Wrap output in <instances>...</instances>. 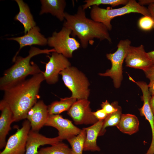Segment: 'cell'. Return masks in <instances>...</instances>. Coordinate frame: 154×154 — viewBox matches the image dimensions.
I'll use <instances>...</instances> for the list:
<instances>
[{
	"label": "cell",
	"instance_id": "6da1fadb",
	"mask_svg": "<svg viewBox=\"0 0 154 154\" xmlns=\"http://www.w3.org/2000/svg\"><path fill=\"white\" fill-rule=\"evenodd\" d=\"M43 72L33 75L4 91L3 100L12 110L13 122L26 119L29 110L37 102L41 84L45 80Z\"/></svg>",
	"mask_w": 154,
	"mask_h": 154
},
{
	"label": "cell",
	"instance_id": "7a4b0ae2",
	"mask_svg": "<svg viewBox=\"0 0 154 154\" xmlns=\"http://www.w3.org/2000/svg\"><path fill=\"white\" fill-rule=\"evenodd\" d=\"M85 10L82 6H80L74 15L65 12L66 20L63 27L71 29V35L78 37L84 48H86L88 44H92L94 38L100 40H106L111 43L107 28L102 23L87 18Z\"/></svg>",
	"mask_w": 154,
	"mask_h": 154
},
{
	"label": "cell",
	"instance_id": "3957f363",
	"mask_svg": "<svg viewBox=\"0 0 154 154\" xmlns=\"http://www.w3.org/2000/svg\"><path fill=\"white\" fill-rule=\"evenodd\" d=\"M54 48L41 49L34 47H31L28 55L25 57L17 56L15 63L5 70L0 78V89L4 91L7 89L25 80L27 76L34 75L42 72L38 66L33 62H30L33 57L40 54H49L55 52Z\"/></svg>",
	"mask_w": 154,
	"mask_h": 154
},
{
	"label": "cell",
	"instance_id": "277c9868",
	"mask_svg": "<svg viewBox=\"0 0 154 154\" xmlns=\"http://www.w3.org/2000/svg\"><path fill=\"white\" fill-rule=\"evenodd\" d=\"M131 13H137L144 16H151L147 8L140 5L135 0H129L124 6L117 9H105L98 6H92L90 11L91 19L101 23L109 31L112 29L111 20L114 18Z\"/></svg>",
	"mask_w": 154,
	"mask_h": 154
},
{
	"label": "cell",
	"instance_id": "5b68a950",
	"mask_svg": "<svg viewBox=\"0 0 154 154\" xmlns=\"http://www.w3.org/2000/svg\"><path fill=\"white\" fill-rule=\"evenodd\" d=\"M64 83L71 91V96L77 100L88 99L90 84L85 75L78 68L71 66L61 72Z\"/></svg>",
	"mask_w": 154,
	"mask_h": 154
},
{
	"label": "cell",
	"instance_id": "8992f818",
	"mask_svg": "<svg viewBox=\"0 0 154 154\" xmlns=\"http://www.w3.org/2000/svg\"><path fill=\"white\" fill-rule=\"evenodd\" d=\"M131 44V41L128 39L121 40L117 45L116 51L106 54L107 58L111 62V68L104 73L99 74L101 76L110 77L116 88L120 87L123 80V64Z\"/></svg>",
	"mask_w": 154,
	"mask_h": 154
},
{
	"label": "cell",
	"instance_id": "52a82bcc",
	"mask_svg": "<svg viewBox=\"0 0 154 154\" xmlns=\"http://www.w3.org/2000/svg\"><path fill=\"white\" fill-rule=\"evenodd\" d=\"M71 33V29L63 27L60 31L54 32L52 36L47 38V44L53 47L57 53L67 58H72L73 52L81 45L74 38L70 37Z\"/></svg>",
	"mask_w": 154,
	"mask_h": 154
},
{
	"label": "cell",
	"instance_id": "ba28073f",
	"mask_svg": "<svg viewBox=\"0 0 154 154\" xmlns=\"http://www.w3.org/2000/svg\"><path fill=\"white\" fill-rule=\"evenodd\" d=\"M31 127L30 122L28 120H25L22 127L9 137L0 154H25L27 138Z\"/></svg>",
	"mask_w": 154,
	"mask_h": 154
},
{
	"label": "cell",
	"instance_id": "9c48e42d",
	"mask_svg": "<svg viewBox=\"0 0 154 154\" xmlns=\"http://www.w3.org/2000/svg\"><path fill=\"white\" fill-rule=\"evenodd\" d=\"M48 57L49 60L43 74L46 82L53 84L58 81L60 72L71 66V63L67 58L56 52H52L51 56Z\"/></svg>",
	"mask_w": 154,
	"mask_h": 154
},
{
	"label": "cell",
	"instance_id": "30bf717a",
	"mask_svg": "<svg viewBox=\"0 0 154 154\" xmlns=\"http://www.w3.org/2000/svg\"><path fill=\"white\" fill-rule=\"evenodd\" d=\"M88 99L77 100L67 111L76 125H93L98 120L93 115Z\"/></svg>",
	"mask_w": 154,
	"mask_h": 154
},
{
	"label": "cell",
	"instance_id": "8fae6325",
	"mask_svg": "<svg viewBox=\"0 0 154 154\" xmlns=\"http://www.w3.org/2000/svg\"><path fill=\"white\" fill-rule=\"evenodd\" d=\"M45 126L56 129L58 131V136L62 141L78 135L82 130L70 120L64 118L59 114L49 115Z\"/></svg>",
	"mask_w": 154,
	"mask_h": 154
},
{
	"label": "cell",
	"instance_id": "7c38bea8",
	"mask_svg": "<svg viewBox=\"0 0 154 154\" xmlns=\"http://www.w3.org/2000/svg\"><path fill=\"white\" fill-rule=\"evenodd\" d=\"M125 61L126 66L140 69L143 71L154 65L147 52L145 51L142 44L137 47L130 46Z\"/></svg>",
	"mask_w": 154,
	"mask_h": 154
},
{
	"label": "cell",
	"instance_id": "4fadbf2b",
	"mask_svg": "<svg viewBox=\"0 0 154 154\" xmlns=\"http://www.w3.org/2000/svg\"><path fill=\"white\" fill-rule=\"evenodd\" d=\"M137 85L142 92V100L143 101L142 107L139 109L141 116H144L149 122L151 129L152 139L148 149L145 154H154V116L149 104L151 95L149 92L148 84L144 82L138 83Z\"/></svg>",
	"mask_w": 154,
	"mask_h": 154
},
{
	"label": "cell",
	"instance_id": "5bb4252c",
	"mask_svg": "<svg viewBox=\"0 0 154 154\" xmlns=\"http://www.w3.org/2000/svg\"><path fill=\"white\" fill-rule=\"evenodd\" d=\"M49 115L48 106L42 100H40L29 110L26 118L30 122L31 129L38 131L45 125Z\"/></svg>",
	"mask_w": 154,
	"mask_h": 154
},
{
	"label": "cell",
	"instance_id": "9a60e30c",
	"mask_svg": "<svg viewBox=\"0 0 154 154\" xmlns=\"http://www.w3.org/2000/svg\"><path fill=\"white\" fill-rule=\"evenodd\" d=\"M40 32L39 28L35 26L23 36L7 38L8 40L16 41L19 45V49L13 58V62H15L20 50L23 47L33 45L44 46L47 44V39L42 35Z\"/></svg>",
	"mask_w": 154,
	"mask_h": 154
},
{
	"label": "cell",
	"instance_id": "2e32d148",
	"mask_svg": "<svg viewBox=\"0 0 154 154\" xmlns=\"http://www.w3.org/2000/svg\"><path fill=\"white\" fill-rule=\"evenodd\" d=\"M62 141L58 136L52 138L47 137L38 131L30 130L27 138L25 154H37L40 146L45 145H52Z\"/></svg>",
	"mask_w": 154,
	"mask_h": 154
},
{
	"label": "cell",
	"instance_id": "e0dca14e",
	"mask_svg": "<svg viewBox=\"0 0 154 154\" xmlns=\"http://www.w3.org/2000/svg\"><path fill=\"white\" fill-rule=\"evenodd\" d=\"M0 149L5 148L7 142L6 139L9 131L11 125L13 122V114L8 104L3 100L0 102Z\"/></svg>",
	"mask_w": 154,
	"mask_h": 154
},
{
	"label": "cell",
	"instance_id": "ac0fdd59",
	"mask_svg": "<svg viewBox=\"0 0 154 154\" xmlns=\"http://www.w3.org/2000/svg\"><path fill=\"white\" fill-rule=\"evenodd\" d=\"M42 5L40 15L50 13L56 17L60 21H62L65 19L64 9L66 6L64 0H41Z\"/></svg>",
	"mask_w": 154,
	"mask_h": 154
},
{
	"label": "cell",
	"instance_id": "d6986e66",
	"mask_svg": "<svg viewBox=\"0 0 154 154\" xmlns=\"http://www.w3.org/2000/svg\"><path fill=\"white\" fill-rule=\"evenodd\" d=\"M103 120H99L92 125L84 128L86 132L83 151H100V147L97 145V139L99 136L102 127Z\"/></svg>",
	"mask_w": 154,
	"mask_h": 154
},
{
	"label": "cell",
	"instance_id": "ffe728a7",
	"mask_svg": "<svg viewBox=\"0 0 154 154\" xmlns=\"http://www.w3.org/2000/svg\"><path fill=\"white\" fill-rule=\"evenodd\" d=\"M15 1L18 5L19 12L15 17V19L19 21L23 25L24 32L25 34L36 26V23L27 5L22 0H15Z\"/></svg>",
	"mask_w": 154,
	"mask_h": 154
},
{
	"label": "cell",
	"instance_id": "44dd1931",
	"mask_svg": "<svg viewBox=\"0 0 154 154\" xmlns=\"http://www.w3.org/2000/svg\"><path fill=\"white\" fill-rule=\"evenodd\" d=\"M139 123L138 118L135 115L129 114H122L116 127L123 133L131 135L138 131Z\"/></svg>",
	"mask_w": 154,
	"mask_h": 154
},
{
	"label": "cell",
	"instance_id": "7402d4cb",
	"mask_svg": "<svg viewBox=\"0 0 154 154\" xmlns=\"http://www.w3.org/2000/svg\"><path fill=\"white\" fill-rule=\"evenodd\" d=\"M77 99L72 96L60 98L59 101H55L48 106L50 115L59 114L65 111H68Z\"/></svg>",
	"mask_w": 154,
	"mask_h": 154
},
{
	"label": "cell",
	"instance_id": "603a6c76",
	"mask_svg": "<svg viewBox=\"0 0 154 154\" xmlns=\"http://www.w3.org/2000/svg\"><path fill=\"white\" fill-rule=\"evenodd\" d=\"M86 136V132L83 128L78 135L67 140L71 146L72 154H82Z\"/></svg>",
	"mask_w": 154,
	"mask_h": 154
},
{
	"label": "cell",
	"instance_id": "cb8c5ba5",
	"mask_svg": "<svg viewBox=\"0 0 154 154\" xmlns=\"http://www.w3.org/2000/svg\"><path fill=\"white\" fill-rule=\"evenodd\" d=\"M37 154H72L71 149L66 144L60 142L50 147L42 148Z\"/></svg>",
	"mask_w": 154,
	"mask_h": 154
},
{
	"label": "cell",
	"instance_id": "d4e9b609",
	"mask_svg": "<svg viewBox=\"0 0 154 154\" xmlns=\"http://www.w3.org/2000/svg\"><path fill=\"white\" fill-rule=\"evenodd\" d=\"M122 114L121 108L119 106L117 111L108 114L103 120L102 127L99 136H102L104 134L106 127L116 126L120 121Z\"/></svg>",
	"mask_w": 154,
	"mask_h": 154
},
{
	"label": "cell",
	"instance_id": "484cf974",
	"mask_svg": "<svg viewBox=\"0 0 154 154\" xmlns=\"http://www.w3.org/2000/svg\"><path fill=\"white\" fill-rule=\"evenodd\" d=\"M128 0H85L84 2L85 3L82 5L84 10L91 6L100 5H109L112 7H115L121 5H125L129 2Z\"/></svg>",
	"mask_w": 154,
	"mask_h": 154
},
{
	"label": "cell",
	"instance_id": "4316f807",
	"mask_svg": "<svg viewBox=\"0 0 154 154\" xmlns=\"http://www.w3.org/2000/svg\"><path fill=\"white\" fill-rule=\"evenodd\" d=\"M139 27L145 31H149L153 28L154 22L151 16H144L138 21Z\"/></svg>",
	"mask_w": 154,
	"mask_h": 154
},
{
	"label": "cell",
	"instance_id": "83f0119b",
	"mask_svg": "<svg viewBox=\"0 0 154 154\" xmlns=\"http://www.w3.org/2000/svg\"><path fill=\"white\" fill-rule=\"evenodd\" d=\"M101 106L102 109L108 115L117 111L119 106L117 102H114L110 104L107 100H106L105 102H102Z\"/></svg>",
	"mask_w": 154,
	"mask_h": 154
},
{
	"label": "cell",
	"instance_id": "f1b7e54d",
	"mask_svg": "<svg viewBox=\"0 0 154 154\" xmlns=\"http://www.w3.org/2000/svg\"><path fill=\"white\" fill-rule=\"evenodd\" d=\"M146 77L150 80L148 87L150 86L154 82V65L143 71Z\"/></svg>",
	"mask_w": 154,
	"mask_h": 154
},
{
	"label": "cell",
	"instance_id": "f546056e",
	"mask_svg": "<svg viewBox=\"0 0 154 154\" xmlns=\"http://www.w3.org/2000/svg\"><path fill=\"white\" fill-rule=\"evenodd\" d=\"M93 115L99 120H104L108 115L102 109L93 112Z\"/></svg>",
	"mask_w": 154,
	"mask_h": 154
},
{
	"label": "cell",
	"instance_id": "4dcf8cb0",
	"mask_svg": "<svg viewBox=\"0 0 154 154\" xmlns=\"http://www.w3.org/2000/svg\"><path fill=\"white\" fill-rule=\"evenodd\" d=\"M147 8L150 13L151 17L154 22V3L149 5ZM153 28L154 29V26Z\"/></svg>",
	"mask_w": 154,
	"mask_h": 154
},
{
	"label": "cell",
	"instance_id": "1f68e13d",
	"mask_svg": "<svg viewBox=\"0 0 154 154\" xmlns=\"http://www.w3.org/2000/svg\"><path fill=\"white\" fill-rule=\"evenodd\" d=\"M154 3V0H140L138 3L140 5L143 6L145 5H149Z\"/></svg>",
	"mask_w": 154,
	"mask_h": 154
},
{
	"label": "cell",
	"instance_id": "d6a6232c",
	"mask_svg": "<svg viewBox=\"0 0 154 154\" xmlns=\"http://www.w3.org/2000/svg\"><path fill=\"white\" fill-rule=\"evenodd\" d=\"M149 104L152 111L154 114V94L151 96L149 100Z\"/></svg>",
	"mask_w": 154,
	"mask_h": 154
},
{
	"label": "cell",
	"instance_id": "836d02e7",
	"mask_svg": "<svg viewBox=\"0 0 154 154\" xmlns=\"http://www.w3.org/2000/svg\"><path fill=\"white\" fill-rule=\"evenodd\" d=\"M148 54L154 64V50L147 52Z\"/></svg>",
	"mask_w": 154,
	"mask_h": 154
},
{
	"label": "cell",
	"instance_id": "e575fe53",
	"mask_svg": "<svg viewBox=\"0 0 154 154\" xmlns=\"http://www.w3.org/2000/svg\"><path fill=\"white\" fill-rule=\"evenodd\" d=\"M149 89L151 96L154 94V82L149 87Z\"/></svg>",
	"mask_w": 154,
	"mask_h": 154
},
{
	"label": "cell",
	"instance_id": "d590c367",
	"mask_svg": "<svg viewBox=\"0 0 154 154\" xmlns=\"http://www.w3.org/2000/svg\"></svg>",
	"mask_w": 154,
	"mask_h": 154
}]
</instances>
